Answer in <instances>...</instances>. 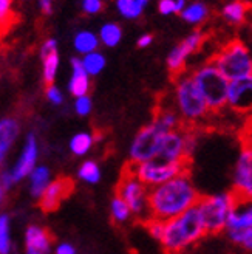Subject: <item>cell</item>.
Here are the masks:
<instances>
[{"mask_svg": "<svg viewBox=\"0 0 252 254\" xmlns=\"http://www.w3.org/2000/svg\"><path fill=\"white\" fill-rule=\"evenodd\" d=\"M19 133V124L12 118H5L0 121V163L6 157L9 147L16 141Z\"/></svg>", "mask_w": 252, "mask_h": 254, "instance_id": "cell-19", "label": "cell"}, {"mask_svg": "<svg viewBox=\"0 0 252 254\" xmlns=\"http://www.w3.org/2000/svg\"><path fill=\"white\" fill-rule=\"evenodd\" d=\"M78 177L82 182H85L88 185L99 183V180H101V168H99V164L96 161H93V160L84 161L79 166V169H78Z\"/></svg>", "mask_w": 252, "mask_h": 254, "instance_id": "cell-29", "label": "cell"}, {"mask_svg": "<svg viewBox=\"0 0 252 254\" xmlns=\"http://www.w3.org/2000/svg\"><path fill=\"white\" fill-rule=\"evenodd\" d=\"M11 3H12V0H0V25L9 22V19H11Z\"/></svg>", "mask_w": 252, "mask_h": 254, "instance_id": "cell-38", "label": "cell"}, {"mask_svg": "<svg viewBox=\"0 0 252 254\" xmlns=\"http://www.w3.org/2000/svg\"><path fill=\"white\" fill-rule=\"evenodd\" d=\"M248 11H249V5L245 0H232V2L223 6L221 16L226 22H229L232 25H240L245 22Z\"/></svg>", "mask_w": 252, "mask_h": 254, "instance_id": "cell-20", "label": "cell"}, {"mask_svg": "<svg viewBox=\"0 0 252 254\" xmlns=\"http://www.w3.org/2000/svg\"><path fill=\"white\" fill-rule=\"evenodd\" d=\"M3 194H5V188L2 186V183H0V203L3 200Z\"/></svg>", "mask_w": 252, "mask_h": 254, "instance_id": "cell-43", "label": "cell"}, {"mask_svg": "<svg viewBox=\"0 0 252 254\" xmlns=\"http://www.w3.org/2000/svg\"><path fill=\"white\" fill-rule=\"evenodd\" d=\"M116 194L127 201L135 219L141 222H149L152 219V214H150V188L138 179L136 174L129 166L125 168L118 183Z\"/></svg>", "mask_w": 252, "mask_h": 254, "instance_id": "cell-7", "label": "cell"}, {"mask_svg": "<svg viewBox=\"0 0 252 254\" xmlns=\"http://www.w3.org/2000/svg\"><path fill=\"white\" fill-rule=\"evenodd\" d=\"M251 226H252V200H240L229 215L226 230H246V228Z\"/></svg>", "mask_w": 252, "mask_h": 254, "instance_id": "cell-18", "label": "cell"}, {"mask_svg": "<svg viewBox=\"0 0 252 254\" xmlns=\"http://www.w3.org/2000/svg\"><path fill=\"white\" fill-rule=\"evenodd\" d=\"M186 6H187L186 0H159L158 2V11L162 16L181 14Z\"/></svg>", "mask_w": 252, "mask_h": 254, "instance_id": "cell-32", "label": "cell"}, {"mask_svg": "<svg viewBox=\"0 0 252 254\" xmlns=\"http://www.w3.org/2000/svg\"><path fill=\"white\" fill-rule=\"evenodd\" d=\"M50 183H51V174L47 166H36L30 174V189L31 194L37 198L42 197Z\"/></svg>", "mask_w": 252, "mask_h": 254, "instance_id": "cell-21", "label": "cell"}, {"mask_svg": "<svg viewBox=\"0 0 252 254\" xmlns=\"http://www.w3.org/2000/svg\"><path fill=\"white\" fill-rule=\"evenodd\" d=\"M39 5L44 14H51L53 11V0H39Z\"/></svg>", "mask_w": 252, "mask_h": 254, "instance_id": "cell-42", "label": "cell"}, {"mask_svg": "<svg viewBox=\"0 0 252 254\" xmlns=\"http://www.w3.org/2000/svg\"><path fill=\"white\" fill-rule=\"evenodd\" d=\"M201 195L189 172L150 188V214L152 219L170 220L198 205Z\"/></svg>", "mask_w": 252, "mask_h": 254, "instance_id": "cell-1", "label": "cell"}, {"mask_svg": "<svg viewBox=\"0 0 252 254\" xmlns=\"http://www.w3.org/2000/svg\"><path fill=\"white\" fill-rule=\"evenodd\" d=\"M54 253L56 254H76V248L68 242H62L56 247Z\"/></svg>", "mask_w": 252, "mask_h": 254, "instance_id": "cell-40", "label": "cell"}, {"mask_svg": "<svg viewBox=\"0 0 252 254\" xmlns=\"http://www.w3.org/2000/svg\"><path fill=\"white\" fill-rule=\"evenodd\" d=\"M37 155H39V147H37L36 136L33 133H30L27 136V141H25L23 150H22L17 163L14 164V168H12V171L9 172L12 182H14V183L20 182L22 179L28 177L34 171Z\"/></svg>", "mask_w": 252, "mask_h": 254, "instance_id": "cell-14", "label": "cell"}, {"mask_svg": "<svg viewBox=\"0 0 252 254\" xmlns=\"http://www.w3.org/2000/svg\"><path fill=\"white\" fill-rule=\"evenodd\" d=\"M152 42H153V36L146 33V34H141L140 37H138L136 45H138V48H147V47L152 45Z\"/></svg>", "mask_w": 252, "mask_h": 254, "instance_id": "cell-41", "label": "cell"}, {"mask_svg": "<svg viewBox=\"0 0 252 254\" xmlns=\"http://www.w3.org/2000/svg\"><path fill=\"white\" fill-rule=\"evenodd\" d=\"M203 42H204V34L198 30H195L189 34L183 42L175 45L170 50L167 61H166L169 71L172 74H181L187 58L191 55H194L195 52H198V50L201 48V45H203Z\"/></svg>", "mask_w": 252, "mask_h": 254, "instance_id": "cell-12", "label": "cell"}, {"mask_svg": "<svg viewBox=\"0 0 252 254\" xmlns=\"http://www.w3.org/2000/svg\"><path fill=\"white\" fill-rule=\"evenodd\" d=\"M192 78L212 112L221 110L224 106H228L229 81L212 62H206L204 65L198 67L192 73Z\"/></svg>", "mask_w": 252, "mask_h": 254, "instance_id": "cell-5", "label": "cell"}, {"mask_svg": "<svg viewBox=\"0 0 252 254\" xmlns=\"http://www.w3.org/2000/svg\"><path fill=\"white\" fill-rule=\"evenodd\" d=\"M57 68H59V55H57V52L44 58V81L48 85L53 84V81L56 78V73H57Z\"/></svg>", "mask_w": 252, "mask_h": 254, "instance_id": "cell-31", "label": "cell"}, {"mask_svg": "<svg viewBox=\"0 0 252 254\" xmlns=\"http://www.w3.org/2000/svg\"><path fill=\"white\" fill-rule=\"evenodd\" d=\"M99 41L101 44H104L108 48H115L116 45H119L121 39H122V30L118 23L115 22H108L104 23L99 30Z\"/></svg>", "mask_w": 252, "mask_h": 254, "instance_id": "cell-26", "label": "cell"}, {"mask_svg": "<svg viewBox=\"0 0 252 254\" xmlns=\"http://www.w3.org/2000/svg\"><path fill=\"white\" fill-rule=\"evenodd\" d=\"M206 234L200 209L198 206H194L178 217L164 222V231L159 244L167 254H183Z\"/></svg>", "mask_w": 252, "mask_h": 254, "instance_id": "cell-2", "label": "cell"}, {"mask_svg": "<svg viewBox=\"0 0 252 254\" xmlns=\"http://www.w3.org/2000/svg\"><path fill=\"white\" fill-rule=\"evenodd\" d=\"M92 109H93V101L88 95L79 96V98H76V101H74V110H76V113L79 117L90 115Z\"/></svg>", "mask_w": 252, "mask_h": 254, "instance_id": "cell-34", "label": "cell"}, {"mask_svg": "<svg viewBox=\"0 0 252 254\" xmlns=\"http://www.w3.org/2000/svg\"><path fill=\"white\" fill-rule=\"evenodd\" d=\"M240 198L234 190L231 192H218L201 197L198 201V209L207 234H218L226 230L229 215L237 206Z\"/></svg>", "mask_w": 252, "mask_h": 254, "instance_id": "cell-4", "label": "cell"}, {"mask_svg": "<svg viewBox=\"0 0 252 254\" xmlns=\"http://www.w3.org/2000/svg\"><path fill=\"white\" fill-rule=\"evenodd\" d=\"M195 147H197L195 133L192 130L180 127V129L166 133L156 158L169 161V163L189 161L191 160V155L194 154Z\"/></svg>", "mask_w": 252, "mask_h": 254, "instance_id": "cell-10", "label": "cell"}, {"mask_svg": "<svg viewBox=\"0 0 252 254\" xmlns=\"http://www.w3.org/2000/svg\"><path fill=\"white\" fill-rule=\"evenodd\" d=\"M110 215H111V220L119 225H124L133 219V212L130 206L127 205V201L121 198L118 194L110 201Z\"/></svg>", "mask_w": 252, "mask_h": 254, "instance_id": "cell-23", "label": "cell"}, {"mask_svg": "<svg viewBox=\"0 0 252 254\" xmlns=\"http://www.w3.org/2000/svg\"><path fill=\"white\" fill-rule=\"evenodd\" d=\"M129 168L136 174L138 179L144 182L149 188H155L184 172H189V161L169 163L159 158H153V160L138 163V164L129 163Z\"/></svg>", "mask_w": 252, "mask_h": 254, "instance_id": "cell-9", "label": "cell"}, {"mask_svg": "<svg viewBox=\"0 0 252 254\" xmlns=\"http://www.w3.org/2000/svg\"><path fill=\"white\" fill-rule=\"evenodd\" d=\"M228 81H235L252 74V56L240 41H231L210 61Z\"/></svg>", "mask_w": 252, "mask_h": 254, "instance_id": "cell-6", "label": "cell"}, {"mask_svg": "<svg viewBox=\"0 0 252 254\" xmlns=\"http://www.w3.org/2000/svg\"><path fill=\"white\" fill-rule=\"evenodd\" d=\"M184 22L191 23V25H200L203 23L207 16H209V8L203 2H194V3H187V6L183 9L180 14Z\"/></svg>", "mask_w": 252, "mask_h": 254, "instance_id": "cell-24", "label": "cell"}, {"mask_svg": "<svg viewBox=\"0 0 252 254\" xmlns=\"http://www.w3.org/2000/svg\"><path fill=\"white\" fill-rule=\"evenodd\" d=\"M167 127L159 121V118H153L147 126L135 135L132 144L129 147V161L130 164L144 163L156 158L162 139L166 133H169Z\"/></svg>", "mask_w": 252, "mask_h": 254, "instance_id": "cell-8", "label": "cell"}, {"mask_svg": "<svg viewBox=\"0 0 252 254\" xmlns=\"http://www.w3.org/2000/svg\"><path fill=\"white\" fill-rule=\"evenodd\" d=\"M149 0H116V8L119 14L125 19H138L141 17Z\"/></svg>", "mask_w": 252, "mask_h": 254, "instance_id": "cell-25", "label": "cell"}, {"mask_svg": "<svg viewBox=\"0 0 252 254\" xmlns=\"http://www.w3.org/2000/svg\"><path fill=\"white\" fill-rule=\"evenodd\" d=\"M68 90L74 98L85 96L90 90V74H88L82 65V59H71V78L68 82Z\"/></svg>", "mask_w": 252, "mask_h": 254, "instance_id": "cell-17", "label": "cell"}, {"mask_svg": "<svg viewBox=\"0 0 252 254\" xmlns=\"http://www.w3.org/2000/svg\"><path fill=\"white\" fill-rule=\"evenodd\" d=\"M93 144H95V136L92 133L79 132L70 139V150L74 155L82 157V155H87L88 152L92 150Z\"/></svg>", "mask_w": 252, "mask_h": 254, "instance_id": "cell-27", "label": "cell"}, {"mask_svg": "<svg viewBox=\"0 0 252 254\" xmlns=\"http://www.w3.org/2000/svg\"><path fill=\"white\" fill-rule=\"evenodd\" d=\"M175 103L180 118L189 124L201 121L210 112L192 74H178V79L175 81Z\"/></svg>", "mask_w": 252, "mask_h": 254, "instance_id": "cell-3", "label": "cell"}, {"mask_svg": "<svg viewBox=\"0 0 252 254\" xmlns=\"http://www.w3.org/2000/svg\"><path fill=\"white\" fill-rule=\"evenodd\" d=\"M57 52V42L56 39H47L41 48V55H42V59L47 58L48 55H51V53H56Z\"/></svg>", "mask_w": 252, "mask_h": 254, "instance_id": "cell-39", "label": "cell"}, {"mask_svg": "<svg viewBox=\"0 0 252 254\" xmlns=\"http://www.w3.org/2000/svg\"><path fill=\"white\" fill-rule=\"evenodd\" d=\"M73 190V182L68 179H57L48 185L45 192L42 194L41 200V208L47 212H51L59 208L60 201Z\"/></svg>", "mask_w": 252, "mask_h": 254, "instance_id": "cell-15", "label": "cell"}, {"mask_svg": "<svg viewBox=\"0 0 252 254\" xmlns=\"http://www.w3.org/2000/svg\"><path fill=\"white\" fill-rule=\"evenodd\" d=\"M104 8L102 0H82V11L88 16H95Z\"/></svg>", "mask_w": 252, "mask_h": 254, "instance_id": "cell-36", "label": "cell"}, {"mask_svg": "<svg viewBox=\"0 0 252 254\" xmlns=\"http://www.w3.org/2000/svg\"><path fill=\"white\" fill-rule=\"evenodd\" d=\"M164 222L166 220H159V219H150L149 222H146L147 231L153 239H156L159 242V239L162 236V231H164Z\"/></svg>", "mask_w": 252, "mask_h": 254, "instance_id": "cell-35", "label": "cell"}, {"mask_svg": "<svg viewBox=\"0 0 252 254\" xmlns=\"http://www.w3.org/2000/svg\"><path fill=\"white\" fill-rule=\"evenodd\" d=\"M228 106L238 112H248L252 109V74L229 81Z\"/></svg>", "mask_w": 252, "mask_h": 254, "instance_id": "cell-13", "label": "cell"}, {"mask_svg": "<svg viewBox=\"0 0 252 254\" xmlns=\"http://www.w3.org/2000/svg\"><path fill=\"white\" fill-rule=\"evenodd\" d=\"M232 190L240 200H252V141L242 146L232 172Z\"/></svg>", "mask_w": 252, "mask_h": 254, "instance_id": "cell-11", "label": "cell"}, {"mask_svg": "<svg viewBox=\"0 0 252 254\" xmlns=\"http://www.w3.org/2000/svg\"><path fill=\"white\" fill-rule=\"evenodd\" d=\"M51 253V236L39 225L28 226L25 233V254H50Z\"/></svg>", "mask_w": 252, "mask_h": 254, "instance_id": "cell-16", "label": "cell"}, {"mask_svg": "<svg viewBox=\"0 0 252 254\" xmlns=\"http://www.w3.org/2000/svg\"><path fill=\"white\" fill-rule=\"evenodd\" d=\"M99 36L95 34L93 31H79L76 36H74V41H73V45H74V50L79 53V55H88L92 52H96L99 48Z\"/></svg>", "mask_w": 252, "mask_h": 254, "instance_id": "cell-22", "label": "cell"}, {"mask_svg": "<svg viewBox=\"0 0 252 254\" xmlns=\"http://www.w3.org/2000/svg\"><path fill=\"white\" fill-rule=\"evenodd\" d=\"M47 98L50 103H53L54 106H59L64 103V95H62V92L53 84L48 85V88H47Z\"/></svg>", "mask_w": 252, "mask_h": 254, "instance_id": "cell-37", "label": "cell"}, {"mask_svg": "<svg viewBox=\"0 0 252 254\" xmlns=\"http://www.w3.org/2000/svg\"><path fill=\"white\" fill-rule=\"evenodd\" d=\"M105 64H107L105 56L101 52H98V50L96 52L88 53V55H84V58H82V65L90 76H98L105 68Z\"/></svg>", "mask_w": 252, "mask_h": 254, "instance_id": "cell-28", "label": "cell"}, {"mask_svg": "<svg viewBox=\"0 0 252 254\" xmlns=\"http://www.w3.org/2000/svg\"><path fill=\"white\" fill-rule=\"evenodd\" d=\"M11 240H9V219L8 215H0V254H9Z\"/></svg>", "mask_w": 252, "mask_h": 254, "instance_id": "cell-33", "label": "cell"}, {"mask_svg": "<svg viewBox=\"0 0 252 254\" xmlns=\"http://www.w3.org/2000/svg\"><path fill=\"white\" fill-rule=\"evenodd\" d=\"M224 233L232 244L240 245L248 253H252V226L246 230H226Z\"/></svg>", "mask_w": 252, "mask_h": 254, "instance_id": "cell-30", "label": "cell"}]
</instances>
